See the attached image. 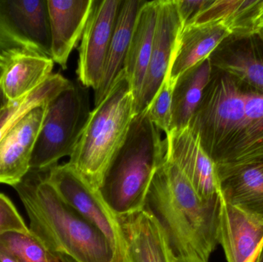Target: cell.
<instances>
[{
    "label": "cell",
    "instance_id": "cell-22",
    "mask_svg": "<svg viewBox=\"0 0 263 262\" xmlns=\"http://www.w3.org/2000/svg\"><path fill=\"white\" fill-rule=\"evenodd\" d=\"M143 0H123L115 28L108 49L103 77L98 89L94 91V103L97 106L103 99L123 70L132 35L138 13Z\"/></svg>",
    "mask_w": 263,
    "mask_h": 262
},
{
    "label": "cell",
    "instance_id": "cell-23",
    "mask_svg": "<svg viewBox=\"0 0 263 262\" xmlns=\"http://www.w3.org/2000/svg\"><path fill=\"white\" fill-rule=\"evenodd\" d=\"M212 72L213 66L208 58L185 71L176 79L170 132L188 127L210 83Z\"/></svg>",
    "mask_w": 263,
    "mask_h": 262
},
{
    "label": "cell",
    "instance_id": "cell-25",
    "mask_svg": "<svg viewBox=\"0 0 263 262\" xmlns=\"http://www.w3.org/2000/svg\"><path fill=\"white\" fill-rule=\"evenodd\" d=\"M0 248L18 262H60L30 231L9 232L0 236Z\"/></svg>",
    "mask_w": 263,
    "mask_h": 262
},
{
    "label": "cell",
    "instance_id": "cell-27",
    "mask_svg": "<svg viewBox=\"0 0 263 262\" xmlns=\"http://www.w3.org/2000/svg\"><path fill=\"white\" fill-rule=\"evenodd\" d=\"M28 231L29 228L12 201L9 197L0 193V236L6 232Z\"/></svg>",
    "mask_w": 263,
    "mask_h": 262
},
{
    "label": "cell",
    "instance_id": "cell-12",
    "mask_svg": "<svg viewBox=\"0 0 263 262\" xmlns=\"http://www.w3.org/2000/svg\"><path fill=\"white\" fill-rule=\"evenodd\" d=\"M209 58L213 69L263 94V43L256 34L230 35Z\"/></svg>",
    "mask_w": 263,
    "mask_h": 262
},
{
    "label": "cell",
    "instance_id": "cell-10",
    "mask_svg": "<svg viewBox=\"0 0 263 262\" xmlns=\"http://www.w3.org/2000/svg\"><path fill=\"white\" fill-rule=\"evenodd\" d=\"M182 28L176 0L158 1L153 50L136 115L148 109L168 75Z\"/></svg>",
    "mask_w": 263,
    "mask_h": 262
},
{
    "label": "cell",
    "instance_id": "cell-6",
    "mask_svg": "<svg viewBox=\"0 0 263 262\" xmlns=\"http://www.w3.org/2000/svg\"><path fill=\"white\" fill-rule=\"evenodd\" d=\"M88 88L80 83L55 97L46 107L35 141L30 170H49L69 156L80 140L90 114Z\"/></svg>",
    "mask_w": 263,
    "mask_h": 262
},
{
    "label": "cell",
    "instance_id": "cell-18",
    "mask_svg": "<svg viewBox=\"0 0 263 262\" xmlns=\"http://www.w3.org/2000/svg\"><path fill=\"white\" fill-rule=\"evenodd\" d=\"M157 14L158 1H145L135 23L123 68L134 96L136 110L151 58Z\"/></svg>",
    "mask_w": 263,
    "mask_h": 262
},
{
    "label": "cell",
    "instance_id": "cell-24",
    "mask_svg": "<svg viewBox=\"0 0 263 262\" xmlns=\"http://www.w3.org/2000/svg\"><path fill=\"white\" fill-rule=\"evenodd\" d=\"M73 85V82L61 74H52L41 86L26 96L15 101H6L0 109V138L32 109L49 104Z\"/></svg>",
    "mask_w": 263,
    "mask_h": 262
},
{
    "label": "cell",
    "instance_id": "cell-5",
    "mask_svg": "<svg viewBox=\"0 0 263 262\" xmlns=\"http://www.w3.org/2000/svg\"><path fill=\"white\" fill-rule=\"evenodd\" d=\"M135 99L124 69L103 99L91 111L68 164L98 190L136 115Z\"/></svg>",
    "mask_w": 263,
    "mask_h": 262
},
{
    "label": "cell",
    "instance_id": "cell-2",
    "mask_svg": "<svg viewBox=\"0 0 263 262\" xmlns=\"http://www.w3.org/2000/svg\"><path fill=\"white\" fill-rule=\"evenodd\" d=\"M165 234L176 260L209 262L218 245L219 195L204 200L166 158L152 181L144 209Z\"/></svg>",
    "mask_w": 263,
    "mask_h": 262
},
{
    "label": "cell",
    "instance_id": "cell-20",
    "mask_svg": "<svg viewBox=\"0 0 263 262\" xmlns=\"http://www.w3.org/2000/svg\"><path fill=\"white\" fill-rule=\"evenodd\" d=\"M230 33L219 24H190L179 35L168 78L176 83L183 72L206 59Z\"/></svg>",
    "mask_w": 263,
    "mask_h": 262
},
{
    "label": "cell",
    "instance_id": "cell-16",
    "mask_svg": "<svg viewBox=\"0 0 263 262\" xmlns=\"http://www.w3.org/2000/svg\"><path fill=\"white\" fill-rule=\"evenodd\" d=\"M93 0H47L51 58L66 69L71 52L82 38Z\"/></svg>",
    "mask_w": 263,
    "mask_h": 262
},
{
    "label": "cell",
    "instance_id": "cell-3",
    "mask_svg": "<svg viewBox=\"0 0 263 262\" xmlns=\"http://www.w3.org/2000/svg\"><path fill=\"white\" fill-rule=\"evenodd\" d=\"M46 171L29 170L13 187L29 231L60 262H125L104 235L63 201Z\"/></svg>",
    "mask_w": 263,
    "mask_h": 262
},
{
    "label": "cell",
    "instance_id": "cell-7",
    "mask_svg": "<svg viewBox=\"0 0 263 262\" xmlns=\"http://www.w3.org/2000/svg\"><path fill=\"white\" fill-rule=\"evenodd\" d=\"M48 181L76 212L97 227L126 261V243L120 218L90 186L68 163L57 165L47 172Z\"/></svg>",
    "mask_w": 263,
    "mask_h": 262
},
{
    "label": "cell",
    "instance_id": "cell-26",
    "mask_svg": "<svg viewBox=\"0 0 263 262\" xmlns=\"http://www.w3.org/2000/svg\"><path fill=\"white\" fill-rule=\"evenodd\" d=\"M175 83L166 75L163 83L146 109L150 121L165 134L170 132L171 126L172 105Z\"/></svg>",
    "mask_w": 263,
    "mask_h": 262
},
{
    "label": "cell",
    "instance_id": "cell-31",
    "mask_svg": "<svg viewBox=\"0 0 263 262\" xmlns=\"http://www.w3.org/2000/svg\"><path fill=\"white\" fill-rule=\"evenodd\" d=\"M256 35L259 37V39H260L263 43V18L261 20L259 26H258L257 29H256Z\"/></svg>",
    "mask_w": 263,
    "mask_h": 262
},
{
    "label": "cell",
    "instance_id": "cell-33",
    "mask_svg": "<svg viewBox=\"0 0 263 262\" xmlns=\"http://www.w3.org/2000/svg\"><path fill=\"white\" fill-rule=\"evenodd\" d=\"M175 262H205L199 260H175Z\"/></svg>",
    "mask_w": 263,
    "mask_h": 262
},
{
    "label": "cell",
    "instance_id": "cell-15",
    "mask_svg": "<svg viewBox=\"0 0 263 262\" xmlns=\"http://www.w3.org/2000/svg\"><path fill=\"white\" fill-rule=\"evenodd\" d=\"M262 239V218L230 204L219 195L218 243L227 262H243Z\"/></svg>",
    "mask_w": 263,
    "mask_h": 262
},
{
    "label": "cell",
    "instance_id": "cell-19",
    "mask_svg": "<svg viewBox=\"0 0 263 262\" xmlns=\"http://www.w3.org/2000/svg\"><path fill=\"white\" fill-rule=\"evenodd\" d=\"M216 169L219 195L263 219V161Z\"/></svg>",
    "mask_w": 263,
    "mask_h": 262
},
{
    "label": "cell",
    "instance_id": "cell-8",
    "mask_svg": "<svg viewBox=\"0 0 263 262\" xmlns=\"http://www.w3.org/2000/svg\"><path fill=\"white\" fill-rule=\"evenodd\" d=\"M15 49L51 57L47 0H0V54Z\"/></svg>",
    "mask_w": 263,
    "mask_h": 262
},
{
    "label": "cell",
    "instance_id": "cell-29",
    "mask_svg": "<svg viewBox=\"0 0 263 262\" xmlns=\"http://www.w3.org/2000/svg\"><path fill=\"white\" fill-rule=\"evenodd\" d=\"M262 250L263 239L262 240V241H261L260 244L259 245V246L256 248V250L253 252V253L252 254L249 258H247L243 262H257V260L259 259Z\"/></svg>",
    "mask_w": 263,
    "mask_h": 262
},
{
    "label": "cell",
    "instance_id": "cell-9",
    "mask_svg": "<svg viewBox=\"0 0 263 262\" xmlns=\"http://www.w3.org/2000/svg\"><path fill=\"white\" fill-rule=\"evenodd\" d=\"M123 0H93L79 48L77 75L84 87L98 89Z\"/></svg>",
    "mask_w": 263,
    "mask_h": 262
},
{
    "label": "cell",
    "instance_id": "cell-17",
    "mask_svg": "<svg viewBox=\"0 0 263 262\" xmlns=\"http://www.w3.org/2000/svg\"><path fill=\"white\" fill-rule=\"evenodd\" d=\"M120 218L126 262H175L163 231L145 209Z\"/></svg>",
    "mask_w": 263,
    "mask_h": 262
},
{
    "label": "cell",
    "instance_id": "cell-13",
    "mask_svg": "<svg viewBox=\"0 0 263 262\" xmlns=\"http://www.w3.org/2000/svg\"><path fill=\"white\" fill-rule=\"evenodd\" d=\"M47 105L32 109L0 138V184L15 187L30 170Z\"/></svg>",
    "mask_w": 263,
    "mask_h": 262
},
{
    "label": "cell",
    "instance_id": "cell-28",
    "mask_svg": "<svg viewBox=\"0 0 263 262\" xmlns=\"http://www.w3.org/2000/svg\"><path fill=\"white\" fill-rule=\"evenodd\" d=\"M207 0H176L178 12L184 26L190 24L202 10Z\"/></svg>",
    "mask_w": 263,
    "mask_h": 262
},
{
    "label": "cell",
    "instance_id": "cell-30",
    "mask_svg": "<svg viewBox=\"0 0 263 262\" xmlns=\"http://www.w3.org/2000/svg\"><path fill=\"white\" fill-rule=\"evenodd\" d=\"M0 262H18L7 251L0 248Z\"/></svg>",
    "mask_w": 263,
    "mask_h": 262
},
{
    "label": "cell",
    "instance_id": "cell-32",
    "mask_svg": "<svg viewBox=\"0 0 263 262\" xmlns=\"http://www.w3.org/2000/svg\"><path fill=\"white\" fill-rule=\"evenodd\" d=\"M6 103V98H5L4 95H3V92L0 90V109L3 107V105Z\"/></svg>",
    "mask_w": 263,
    "mask_h": 262
},
{
    "label": "cell",
    "instance_id": "cell-4",
    "mask_svg": "<svg viewBox=\"0 0 263 262\" xmlns=\"http://www.w3.org/2000/svg\"><path fill=\"white\" fill-rule=\"evenodd\" d=\"M166 155L165 139L147 111L135 115L126 141L111 162L98 191L118 218L144 209L155 174Z\"/></svg>",
    "mask_w": 263,
    "mask_h": 262
},
{
    "label": "cell",
    "instance_id": "cell-11",
    "mask_svg": "<svg viewBox=\"0 0 263 262\" xmlns=\"http://www.w3.org/2000/svg\"><path fill=\"white\" fill-rule=\"evenodd\" d=\"M165 135L166 158L179 168L201 198L209 201L217 198L216 166L191 129H175Z\"/></svg>",
    "mask_w": 263,
    "mask_h": 262
},
{
    "label": "cell",
    "instance_id": "cell-1",
    "mask_svg": "<svg viewBox=\"0 0 263 262\" xmlns=\"http://www.w3.org/2000/svg\"><path fill=\"white\" fill-rule=\"evenodd\" d=\"M189 128L216 169L263 161V94L213 68Z\"/></svg>",
    "mask_w": 263,
    "mask_h": 262
},
{
    "label": "cell",
    "instance_id": "cell-14",
    "mask_svg": "<svg viewBox=\"0 0 263 262\" xmlns=\"http://www.w3.org/2000/svg\"><path fill=\"white\" fill-rule=\"evenodd\" d=\"M54 62L35 51L15 49L0 54V90L6 101L26 96L51 75Z\"/></svg>",
    "mask_w": 263,
    "mask_h": 262
},
{
    "label": "cell",
    "instance_id": "cell-21",
    "mask_svg": "<svg viewBox=\"0 0 263 262\" xmlns=\"http://www.w3.org/2000/svg\"><path fill=\"white\" fill-rule=\"evenodd\" d=\"M262 18L263 0H207L190 24H219L230 35L242 36L256 34Z\"/></svg>",
    "mask_w": 263,
    "mask_h": 262
}]
</instances>
